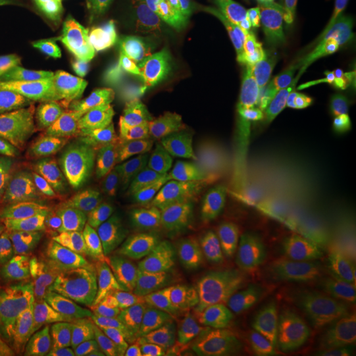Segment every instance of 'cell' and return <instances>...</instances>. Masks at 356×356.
Masks as SVG:
<instances>
[{
    "label": "cell",
    "mask_w": 356,
    "mask_h": 356,
    "mask_svg": "<svg viewBox=\"0 0 356 356\" xmlns=\"http://www.w3.org/2000/svg\"><path fill=\"white\" fill-rule=\"evenodd\" d=\"M67 207L0 229V275L47 300L72 261Z\"/></svg>",
    "instance_id": "1"
},
{
    "label": "cell",
    "mask_w": 356,
    "mask_h": 356,
    "mask_svg": "<svg viewBox=\"0 0 356 356\" xmlns=\"http://www.w3.org/2000/svg\"><path fill=\"white\" fill-rule=\"evenodd\" d=\"M191 307L189 296L156 279L129 296L116 327L131 356H179Z\"/></svg>",
    "instance_id": "2"
},
{
    "label": "cell",
    "mask_w": 356,
    "mask_h": 356,
    "mask_svg": "<svg viewBox=\"0 0 356 356\" xmlns=\"http://www.w3.org/2000/svg\"><path fill=\"white\" fill-rule=\"evenodd\" d=\"M178 61L141 31L128 42L120 82L153 118L178 124L191 102L179 86Z\"/></svg>",
    "instance_id": "3"
},
{
    "label": "cell",
    "mask_w": 356,
    "mask_h": 356,
    "mask_svg": "<svg viewBox=\"0 0 356 356\" xmlns=\"http://www.w3.org/2000/svg\"><path fill=\"white\" fill-rule=\"evenodd\" d=\"M285 172L279 177L285 191L294 178L327 161L343 140V116L339 103L329 97L305 107L276 127Z\"/></svg>",
    "instance_id": "4"
},
{
    "label": "cell",
    "mask_w": 356,
    "mask_h": 356,
    "mask_svg": "<svg viewBox=\"0 0 356 356\" xmlns=\"http://www.w3.org/2000/svg\"><path fill=\"white\" fill-rule=\"evenodd\" d=\"M0 178L28 182L66 204L120 202L107 168V157L58 164L0 163Z\"/></svg>",
    "instance_id": "5"
},
{
    "label": "cell",
    "mask_w": 356,
    "mask_h": 356,
    "mask_svg": "<svg viewBox=\"0 0 356 356\" xmlns=\"http://www.w3.org/2000/svg\"><path fill=\"white\" fill-rule=\"evenodd\" d=\"M107 168L115 191L128 210L136 216L141 204L160 200L176 164L164 156L118 140L108 147Z\"/></svg>",
    "instance_id": "6"
},
{
    "label": "cell",
    "mask_w": 356,
    "mask_h": 356,
    "mask_svg": "<svg viewBox=\"0 0 356 356\" xmlns=\"http://www.w3.org/2000/svg\"><path fill=\"white\" fill-rule=\"evenodd\" d=\"M168 222L135 220L129 222L113 242L91 260L90 270L136 276L156 270L159 266L157 242L166 229Z\"/></svg>",
    "instance_id": "7"
},
{
    "label": "cell",
    "mask_w": 356,
    "mask_h": 356,
    "mask_svg": "<svg viewBox=\"0 0 356 356\" xmlns=\"http://www.w3.org/2000/svg\"><path fill=\"white\" fill-rule=\"evenodd\" d=\"M273 61L289 66L317 65L325 56V41L294 13L291 0H266Z\"/></svg>",
    "instance_id": "8"
},
{
    "label": "cell",
    "mask_w": 356,
    "mask_h": 356,
    "mask_svg": "<svg viewBox=\"0 0 356 356\" xmlns=\"http://www.w3.org/2000/svg\"><path fill=\"white\" fill-rule=\"evenodd\" d=\"M226 214L220 209L204 210L176 220L157 242L159 263L213 254L229 232Z\"/></svg>",
    "instance_id": "9"
},
{
    "label": "cell",
    "mask_w": 356,
    "mask_h": 356,
    "mask_svg": "<svg viewBox=\"0 0 356 356\" xmlns=\"http://www.w3.org/2000/svg\"><path fill=\"white\" fill-rule=\"evenodd\" d=\"M156 272H159V280L185 293L193 301L216 288L235 286L239 281V275L231 266L226 244L206 256L160 261Z\"/></svg>",
    "instance_id": "10"
},
{
    "label": "cell",
    "mask_w": 356,
    "mask_h": 356,
    "mask_svg": "<svg viewBox=\"0 0 356 356\" xmlns=\"http://www.w3.org/2000/svg\"><path fill=\"white\" fill-rule=\"evenodd\" d=\"M177 76L191 102H204L223 94L235 82L229 42L222 40L207 51L184 56L177 64Z\"/></svg>",
    "instance_id": "11"
},
{
    "label": "cell",
    "mask_w": 356,
    "mask_h": 356,
    "mask_svg": "<svg viewBox=\"0 0 356 356\" xmlns=\"http://www.w3.org/2000/svg\"><path fill=\"white\" fill-rule=\"evenodd\" d=\"M239 102L247 104L270 126H280L304 108V97L289 79L269 73L254 72L236 79Z\"/></svg>",
    "instance_id": "12"
},
{
    "label": "cell",
    "mask_w": 356,
    "mask_h": 356,
    "mask_svg": "<svg viewBox=\"0 0 356 356\" xmlns=\"http://www.w3.org/2000/svg\"><path fill=\"white\" fill-rule=\"evenodd\" d=\"M306 238L292 211L279 197H269L252 206L239 247L254 254H264L300 244Z\"/></svg>",
    "instance_id": "13"
},
{
    "label": "cell",
    "mask_w": 356,
    "mask_h": 356,
    "mask_svg": "<svg viewBox=\"0 0 356 356\" xmlns=\"http://www.w3.org/2000/svg\"><path fill=\"white\" fill-rule=\"evenodd\" d=\"M229 197L227 179L218 176L191 178L175 195L141 204L136 216L141 220L168 222L173 225L184 216L204 210L220 209Z\"/></svg>",
    "instance_id": "14"
},
{
    "label": "cell",
    "mask_w": 356,
    "mask_h": 356,
    "mask_svg": "<svg viewBox=\"0 0 356 356\" xmlns=\"http://www.w3.org/2000/svg\"><path fill=\"white\" fill-rule=\"evenodd\" d=\"M135 281V276L90 270L65 288L56 309L65 316L101 313L124 298Z\"/></svg>",
    "instance_id": "15"
},
{
    "label": "cell",
    "mask_w": 356,
    "mask_h": 356,
    "mask_svg": "<svg viewBox=\"0 0 356 356\" xmlns=\"http://www.w3.org/2000/svg\"><path fill=\"white\" fill-rule=\"evenodd\" d=\"M306 288V281L300 277L261 281L239 279L232 288V327H241L270 310L297 305L304 298Z\"/></svg>",
    "instance_id": "16"
},
{
    "label": "cell",
    "mask_w": 356,
    "mask_h": 356,
    "mask_svg": "<svg viewBox=\"0 0 356 356\" xmlns=\"http://www.w3.org/2000/svg\"><path fill=\"white\" fill-rule=\"evenodd\" d=\"M356 263V227L331 225L298 244L301 275L318 280Z\"/></svg>",
    "instance_id": "17"
},
{
    "label": "cell",
    "mask_w": 356,
    "mask_h": 356,
    "mask_svg": "<svg viewBox=\"0 0 356 356\" xmlns=\"http://www.w3.org/2000/svg\"><path fill=\"white\" fill-rule=\"evenodd\" d=\"M108 145L97 141L60 140L33 131L0 153V163L58 164L106 159Z\"/></svg>",
    "instance_id": "18"
},
{
    "label": "cell",
    "mask_w": 356,
    "mask_h": 356,
    "mask_svg": "<svg viewBox=\"0 0 356 356\" xmlns=\"http://www.w3.org/2000/svg\"><path fill=\"white\" fill-rule=\"evenodd\" d=\"M232 288L222 286L193 301L191 348L193 356H207L232 329Z\"/></svg>",
    "instance_id": "19"
},
{
    "label": "cell",
    "mask_w": 356,
    "mask_h": 356,
    "mask_svg": "<svg viewBox=\"0 0 356 356\" xmlns=\"http://www.w3.org/2000/svg\"><path fill=\"white\" fill-rule=\"evenodd\" d=\"M127 214L110 201L85 204L73 218L72 238L78 257L99 254L129 225Z\"/></svg>",
    "instance_id": "20"
},
{
    "label": "cell",
    "mask_w": 356,
    "mask_h": 356,
    "mask_svg": "<svg viewBox=\"0 0 356 356\" xmlns=\"http://www.w3.org/2000/svg\"><path fill=\"white\" fill-rule=\"evenodd\" d=\"M248 145L280 153V140L275 128L247 104L239 102L236 124L213 143L209 152L210 163L216 168H231L238 164Z\"/></svg>",
    "instance_id": "21"
},
{
    "label": "cell",
    "mask_w": 356,
    "mask_h": 356,
    "mask_svg": "<svg viewBox=\"0 0 356 356\" xmlns=\"http://www.w3.org/2000/svg\"><path fill=\"white\" fill-rule=\"evenodd\" d=\"M66 207L64 201L28 182L0 178V229L56 214Z\"/></svg>",
    "instance_id": "22"
},
{
    "label": "cell",
    "mask_w": 356,
    "mask_h": 356,
    "mask_svg": "<svg viewBox=\"0 0 356 356\" xmlns=\"http://www.w3.org/2000/svg\"><path fill=\"white\" fill-rule=\"evenodd\" d=\"M346 329L344 313L322 289L316 286L298 313L294 334L319 348L329 350L341 341Z\"/></svg>",
    "instance_id": "23"
},
{
    "label": "cell",
    "mask_w": 356,
    "mask_h": 356,
    "mask_svg": "<svg viewBox=\"0 0 356 356\" xmlns=\"http://www.w3.org/2000/svg\"><path fill=\"white\" fill-rule=\"evenodd\" d=\"M298 316L296 306L275 310L272 314L243 325L232 331L241 356H268L272 350L292 334Z\"/></svg>",
    "instance_id": "24"
},
{
    "label": "cell",
    "mask_w": 356,
    "mask_h": 356,
    "mask_svg": "<svg viewBox=\"0 0 356 356\" xmlns=\"http://www.w3.org/2000/svg\"><path fill=\"white\" fill-rule=\"evenodd\" d=\"M305 23L313 26L326 44L356 63V22L337 0H318Z\"/></svg>",
    "instance_id": "25"
},
{
    "label": "cell",
    "mask_w": 356,
    "mask_h": 356,
    "mask_svg": "<svg viewBox=\"0 0 356 356\" xmlns=\"http://www.w3.org/2000/svg\"><path fill=\"white\" fill-rule=\"evenodd\" d=\"M67 338L88 356H131L114 322L104 316L76 321L67 331Z\"/></svg>",
    "instance_id": "26"
},
{
    "label": "cell",
    "mask_w": 356,
    "mask_h": 356,
    "mask_svg": "<svg viewBox=\"0 0 356 356\" xmlns=\"http://www.w3.org/2000/svg\"><path fill=\"white\" fill-rule=\"evenodd\" d=\"M239 279L243 281L280 280L301 276L298 244L254 254L239 247Z\"/></svg>",
    "instance_id": "27"
},
{
    "label": "cell",
    "mask_w": 356,
    "mask_h": 356,
    "mask_svg": "<svg viewBox=\"0 0 356 356\" xmlns=\"http://www.w3.org/2000/svg\"><path fill=\"white\" fill-rule=\"evenodd\" d=\"M65 91L78 98L94 111L107 116H119L123 114V103L118 92L111 86L110 79L98 78H85L66 83Z\"/></svg>",
    "instance_id": "28"
},
{
    "label": "cell",
    "mask_w": 356,
    "mask_h": 356,
    "mask_svg": "<svg viewBox=\"0 0 356 356\" xmlns=\"http://www.w3.org/2000/svg\"><path fill=\"white\" fill-rule=\"evenodd\" d=\"M76 15L98 38L110 44L119 41L126 24V13L120 0H102Z\"/></svg>",
    "instance_id": "29"
},
{
    "label": "cell",
    "mask_w": 356,
    "mask_h": 356,
    "mask_svg": "<svg viewBox=\"0 0 356 356\" xmlns=\"http://www.w3.org/2000/svg\"><path fill=\"white\" fill-rule=\"evenodd\" d=\"M225 3L226 0H175L181 42H186L191 36L211 26Z\"/></svg>",
    "instance_id": "30"
},
{
    "label": "cell",
    "mask_w": 356,
    "mask_h": 356,
    "mask_svg": "<svg viewBox=\"0 0 356 356\" xmlns=\"http://www.w3.org/2000/svg\"><path fill=\"white\" fill-rule=\"evenodd\" d=\"M322 289L343 313L356 314V263L321 279Z\"/></svg>",
    "instance_id": "31"
},
{
    "label": "cell",
    "mask_w": 356,
    "mask_h": 356,
    "mask_svg": "<svg viewBox=\"0 0 356 356\" xmlns=\"http://www.w3.org/2000/svg\"><path fill=\"white\" fill-rule=\"evenodd\" d=\"M41 127V115L31 108L0 113V153Z\"/></svg>",
    "instance_id": "32"
},
{
    "label": "cell",
    "mask_w": 356,
    "mask_h": 356,
    "mask_svg": "<svg viewBox=\"0 0 356 356\" xmlns=\"http://www.w3.org/2000/svg\"><path fill=\"white\" fill-rule=\"evenodd\" d=\"M28 323L22 314L0 313V356H22Z\"/></svg>",
    "instance_id": "33"
},
{
    "label": "cell",
    "mask_w": 356,
    "mask_h": 356,
    "mask_svg": "<svg viewBox=\"0 0 356 356\" xmlns=\"http://www.w3.org/2000/svg\"><path fill=\"white\" fill-rule=\"evenodd\" d=\"M38 298L17 282L0 275V309L16 314H32L38 312Z\"/></svg>",
    "instance_id": "34"
},
{
    "label": "cell",
    "mask_w": 356,
    "mask_h": 356,
    "mask_svg": "<svg viewBox=\"0 0 356 356\" xmlns=\"http://www.w3.org/2000/svg\"><path fill=\"white\" fill-rule=\"evenodd\" d=\"M144 136L159 153L168 154L177 141V124L153 118L144 124Z\"/></svg>",
    "instance_id": "35"
},
{
    "label": "cell",
    "mask_w": 356,
    "mask_h": 356,
    "mask_svg": "<svg viewBox=\"0 0 356 356\" xmlns=\"http://www.w3.org/2000/svg\"><path fill=\"white\" fill-rule=\"evenodd\" d=\"M329 350H323L314 344L306 342L305 339L300 338L293 331L292 334L286 337L279 346H276L268 356H322Z\"/></svg>",
    "instance_id": "36"
},
{
    "label": "cell",
    "mask_w": 356,
    "mask_h": 356,
    "mask_svg": "<svg viewBox=\"0 0 356 356\" xmlns=\"http://www.w3.org/2000/svg\"><path fill=\"white\" fill-rule=\"evenodd\" d=\"M22 356H66L64 344L54 339H44L26 347Z\"/></svg>",
    "instance_id": "37"
},
{
    "label": "cell",
    "mask_w": 356,
    "mask_h": 356,
    "mask_svg": "<svg viewBox=\"0 0 356 356\" xmlns=\"http://www.w3.org/2000/svg\"><path fill=\"white\" fill-rule=\"evenodd\" d=\"M337 356H356V322L344 337L343 341L334 347Z\"/></svg>",
    "instance_id": "38"
},
{
    "label": "cell",
    "mask_w": 356,
    "mask_h": 356,
    "mask_svg": "<svg viewBox=\"0 0 356 356\" xmlns=\"http://www.w3.org/2000/svg\"><path fill=\"white\" fill-rule=\"evenodd\" d=\"M207 356H241V351L235 338L229 332V335Z\"/></svg>",
    "instance_id": "39"
},
{
    "label": "cell",
    "mask_w": 356,
    "mask_h": 356,
    "mask_svg": "<svg viewBox=\"0 0 356 356\" xmlns=\"http://www.w3.org/2000/svg\"><path fill=\"white\" fill-rule=\"evenodd\" d=\"M24 0H0V11H10V10H19V8H26Z\"/></svg>",
    "instance_id": "40"
},
{
    "label": "cell",
    "mask_w": 356,
    "mask_h": 356,
    "mask_svg": "<svg viewBox=\"0 0 356 356\" xmlns=\"http://www.w3.org/2000/svg\"><path fill=\"white\" fill-rule=\"evenodd\" d=\"M69 1H70L72 7H73L74 13H81L82 10L88 8L90 6L98 3V1H102V0H69Z\"/></svg>",
    "instance_id": "41"
},
{
    "label": "cell",
    "mask_w": 356,
    "mask_h": 356,
    "mask_svg": "<svg viewBox=\"0 0 356 356\" xmlns=\"http://www.w3.org/2000/svg\"><path fill=\"white\" fill-rule=\"evenodd\" d=\"M64 347L66 356H88L86 354H83L81 350H78L76 346H73L72 343H65Z\"/></svg>",
    "instance_id": "42"
},
{
    "label": "cell",
    "mask_w": 356,
    "mask_h": 356,
    "mask_svg": "<svg viewBox=\"0 0 356 356\" xmlns=\"http://www.w3.org/2000/svg\"><path fill=\"white\" fill-rule=\"evenodd\" d=\"M322 356H337L335 355V351H334V348H331V350H329L327 353H325Z\"/></svg>",
    "instance_id": "43"
},
{
    "label": "cell",
    "mask_w": 356,
    "mask_h": 356,
    "mask_svg": "<svg viewBox=\"0 0 356 356\" xmlns=\"http://www.w3.org/2000/svg\"><path fill=\"white\" fill-rule=\"evenodd\" d=\"M120 1H124V0H120Z\"/></svg>",
    "instance_id": "44"
}]
</instances>
